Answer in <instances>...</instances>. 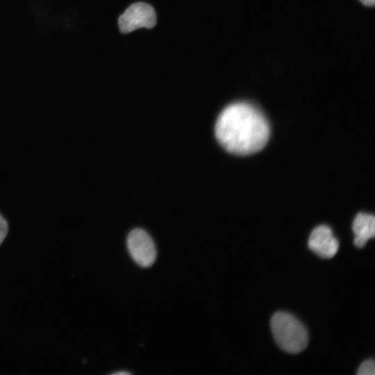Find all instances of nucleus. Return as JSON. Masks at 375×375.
Wrapping results in <instances>:
<instances>
[{
  "label": "nucleus",
  "mask_w": 375,
  "mask_h": 375,
  "mask_svg": "<svg viewBox=\"0 0 375 375\" xmlns=\"http://www.w3.org/2000/svg\"><path fill=\"white\" fill-rule=\"evenodd\" d=\"M219 143L228 152L240 156L260 151L269 137V125L254 106L238 102L226 107L215 126Z\"/></svg>",
  "instance_id": "f257e3e1"
},
{
  "label": "nucleus",
  "mask_w": 375,
  "mask_h": 375,
  "mask_svg": "<svg viewBox=\"0 0 375 375\" xmlns=\"http://www.w3.org/2000/svg\"><path fill=\"white\" fill-rule=\"evenodd\" d=\"M273 337L278 346L290 353L303 351L308 344V334L304 325L292 315L277 312L270 320Z\"/></svg>",
  "instance_id": "f03ea898"
},
{
  "label": "nucleus",
  "mask_w": 375,
  "mask_h": 375,
  "mask_svg": "<svg viewBox=\"0 0 375 375\" xmlns=\"http://www.w3.org/2000/svg\"><path fill=\"white\" fill-rule=\"evenodd\" d=\"M119 28L128 33L140 28H151L156 24V15L153 7L143 2L131 5L119 17Z\"/></svg>",
  "instance_id": "7ed1b4c3"
},
{
  "label": "nucleus",
  "mask_w": 375,
  "mask_h": 375,
  "mask_svg": "<svg viewBox=\"0 0 375 375\" xmlns=\"http://www.w3.org/2000/svg\"><path fill=\"white\" fill-rule=\"evenodd\" d=\"M128 251L135 262L143 267L153 264L156 249L151 236L142 228L132 230L127 237Z\"/></svg>",
  "instance_id": "20e7f679"
},
{
  "label": "nucleus",
  "mask_w": 375,
  "mask_h": 375,
  "mask_svg": "<svg viewBox=\"0 0 375 375\" xmlns=\"http://www.w3.org/2000/svg\"><path fill=\"white\" fill-rule=\"evenodd\" d=\"M308 244L310 250L323 258H333L339 248L338 240L331 228L326 225H320L313 229Z\"/></svg>",
  "instance_id": "39448f33"
},
{
  "label": "nucleus",
  "mask_w": 375,
  "mask_h": 375,
  "mask_svg": "<svg viewBox=\"0 0 375 375\" xmlns=\"http://www.w3.org/2000/svg\"><path fill=\"white\" fill-rule=\"evenodd\" d=\"M353 231L355 235L354 244L363 247L367 242L375 235V218L373 215L358 213L353 222Z\"/></svg>",
  "instance_id": "423d86ee"
},
{
  "label": "nucleus",
  "mask_w": 375,
  "mask_h": 375,
  "mask_svg": "<svg viewBox=\"0 0 375 375\" xmlns=\"http://www.w3.org/2000/svg\"><path fill=\"white\" fill-rule=\"evenodd\" d=\"M375 363L373 359L364 361L358 368V375H374Z\"/></svg>",
  "instance_id": "0eeeda50"
},
{
  "label": "nucleus",
  "mask_w": 375,
  "mask_h": 375,
  "mask_svg": "<svg viewBox=\"0 0 375 375\" xmlns=\"http://www.w3.org/2000/svg\"><path fill=\"white\" fill-rule=\"evenodd\" d=\"M8 231V226L6 220L0 214V244L6 237Z\"/></svg>",
  "instance_id": "6e6552de"
},
{
  "label": "nucleus",
  "mask_w": 375,
  "mask_h": 375,
  "mask_svg": "<svg viewBox=\"0 0 375 375\" xmlns=\"http://www.w3.org/2000/svg\"><path fill=\"white\" fill-rule=\"evenodd\" d=\"M364 5L372 6L374 4L375 0H360Z\"/></svg>",
  "instance_id": "1a4fd4ad"
},
{
  "label": "nucleus",
  "mask_w": 375,
  "mask_h": 375,
  "mask_svg": "<svg viewBox=\"0 0 375 375\" xmlns=\"http://www.w3.org/2000/svg\"><path fill=\"white\" fill-rule=\"evenodd\" d=\"M113 374H117V375H126V374H130L129 372H125V371H121V372H115L113 373Z\"/></svg>",
  "instance_id": "9d476101"
}]
</instances>
